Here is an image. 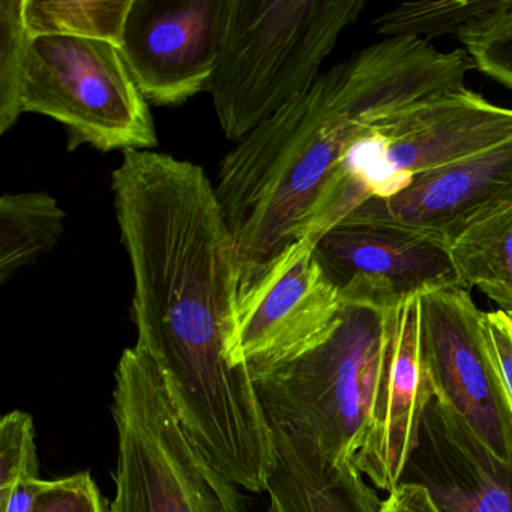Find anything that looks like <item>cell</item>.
<instances>
[{
    "label": "cell",
    "instance_id": "2",
    "mask_svg": "<svg viewBox=\"0 0 512 512\" xmlns=\"http://www.w3.org/2000/svg\"><path fill=\"white\" fill-rule=\"evenodd\" d=\"M461 83L452 53L416 38H385L320 74L304 97L242 139L221 161L215 185L241 284L307 236L338 163L365 128Z\"/></svg>",
    "mask_w": 512,
    "mask_h": 512
},
{
    "label": "cell",
    "instance_id": "6",
    "mask_svg": "<svg viewBox=\"0 0 512 512\" xmlns=\"http://www.w3.org/2000/svg\"><path fill=\"white\" fill-rule=\"evenodd\" d=\"M388 311L344 305L332 334L295 361L253 377L269 425L305 437L337 461L367 437Z\"/></svg>",
    "mask_w": 512,
    "mask_h": 512
},
{
    "label": "cell",
    "instance_id": "19",
    "mask_svg": "<svg viewBox=\"0 0 512 512\" xmlns=\"http://www.w3.org/2000/svg\"><path fill=\"white\" fill-rule=\"evenodd\" d=\"M512 0H419L386 10L373 20L374 31L385 38H433L455 35L511 7Z\"/></svg>",
    "mask_w": 512,
    "mask_h": 512
},
{
    "label": "cell",
    "instance_id": "1",
    "mask_svg": "<svg viewBox=\"0 0 512 512\" xmlns=\"http://www.w3.org/2000/svg\"><path fill=\"white\" fill-rule=\"evenodd\" d=\"M112 191L133 269L136 347L214 463L254 484L274 464V436L253 376L232 358L242 272L215 187L190 161L127 151Z\"/></svg>",
    "mask_w": 512,
    "mask_h": 512
},
{
    "label": "cell",
    "instance_id": "21",
    "mask_svg": "<svg viewBox=\"0 0 512 512\" xmlns=\"http://www.w3.org/2000/svg\"><path fill=\"white\" fill-rule=\"evenodd\" d=\"M476 70L512 91V5L458 37Z\"/></svg>",
    "mask_w": 512,
    "mask_h": 512
},
{
    "label": "cell",
    "instance_id": "17",
    "mask_svg": "<svg viewBox=\"0 0 512 512\" xmlns=\"http://www.w3.org/2000/svg\"><path fill=\"white\" fill-rule=\"evenodd\" d=\"M449 253L463 289L478 287L512 313V205L470 227Z\"/></svg>",
    "mask_w": 512,
    "mask_h": 512
},
{
    "label": "cell",
    "instance_id": "27",
    "mask_svg": "<svg viewBox=\"0 0 512 512\" xmlns=\"http://www.w3.org/2000/svg\"><path fill=\"white\" fill-rule=\"evenodd\" d=\"M508 314H509V316H511V317H512V313H508Z\"/></svg>",
    "mask_w": 512,
    "mask_h": 512
},
{
    "label": "cell",
    "instance_id": "25",
    "mask_svg": "<svg viewBox=\"0 0 512 512\" xmlns=\"http://www.w3.org/2000/svg\"><path fill=\"white\" fill-rule=\"evenodd\" d=\"M377 512H440L427 488L419 484L401 482L380 502Z\"/></svg>",
    "mask_w": 512,
    "mask_h": 512
},
{
    "label": "cell",
    "instance_id": "15",
    "mask_svg": "<svg viewBox=\"0 0 512 512\" xmlns=\"http://www.w3.org/2000/svg\"><path fill=\"white\" fill-rule=\"evenodd\" d=\"M275 464L268 512H377L382 500L353 461L337 463L305 437L269 425Z\"/></svg>",
    "mask_w": 512,
    "mask_h": 512
},
{
    "label": "cell",
    "instance_id": "5",
    "mask_svg": "<svg viewBox=\"0 0 512 512\" xmlns=\"http://www.w3.org/2000/svg\"><path fill=\"white\" fill-rule=\"evenodd\" d=\"M115 379L118 464L107 512H242L238 485L188 431L152 359L125 349Z\"/></svg>",
    "mask_w": 512,
    "mask_h": 512
},
{
    "label": "cell",
    "instance_id": "26",
    "mask_svg": "<svg viewBox=\"0 0 512 512\" xmlns=\"http://www.w3.org/2000/svg\"><path fill=\"white\" fill-rule=\"evenodd\" d=\"M46 482L40 478H25L16 485L4 503H0L2 512H32L38 496H40Z\"/></svg>",
    "mask_w": 512,
    "mask_h": 512
},
{
    "label": "cell",
    "instance_id": "14",
    "mask_svg": "<svg viewBox=\"0 0 512 512\" xmlns=\"http://www.w3.org/2000/svg\"><path fill=\"white\" fill-rule=\"evenodd\" d=\"M401 482L427 488L440 512H512V469L431 398Z\"/></svg>",
    "mask_w": 512,
    "mask_h": 512
},
{
    "label": "cell",
    "instance_id": "7",
    "mask_svg": "<svg viewBox=\"0 0 512 512\" xmlns=\"http://www.w3.org/2000/svg\"><path fill=\"white\" fill-rule=\"evenodd\" d=\"M23 113L64 125L68 151H151L158 137L149 103L121 50L101 41L32 38L23 88Z\"/></svg>",
    "mask_w": 512,
    "mask_h": 512
},
{
    "label": "cell",
    "instance_id": "12",
    "mask_svg": "<svg viewBox=\"0 0 512 512\" xmlns=\"http://www.w3.org/2000/svg\"><path fill=\"white\" fill-rule=\"evenodd\" d=\"M511 205L509 137L421 176L397 196L362 203L341 223L397 227L451 250L470 227Z\"/></svg>",
    "mask_w": 512,
    "mask_h": 512
},
{
    "label": "cell",
    "instance_id": "13",
    "mask_svg": "<svg viewBox=\"0 0 512 512\" xmlns=\"http://www.w3.org/2000/svg\"><path fill=\"white\" fill-rule=\"evenodd\" d=\"M433 397L419 347L418 298H413L386 313L385 347L367 437L353 460L377 490L391 493L401 484Z\"/></svg>",
    "mask_w": 512,
    "mask_h": 512
},
{
    "label": "cell",
    "instance_id": "20",
    "mask_svg": "<svg viewBox=\"0 0 512 512\" xmlns=\"http://www.w3.org/2000/svg\"><path fill=\"white\" fill-rule=\"evenodd\" d=\"M31 35L23 20V0L0 2V134L23 115V88Z\"/></svg>",
    "mask_w": 512,
    "mask_h": 512
},
{
    "label": "cell",
    "instance_id": "3",
    "mask_svg": "<svg viewBox=\"0 0 512 512\" xmlns=\"http://www.w3.org/2000/svg\"><path fill=\"white\" fill-rule=\"evenodd\" d=\"M364 0H227L211 92L224 136L253 133L304 97Z\"/></svg>",
    "mask_w": 512,
    "mask_h": 512
},
{
    "label": "cell",
    "instance_id": "8",
    "mask_svg": "<svg viewBox=\"0 0 512 512\" xmlns=\"http://www.w3.org/2000/svg\"><path fill=\"white\" fill-rule=\"evenodd\" d=\"M343 308L313 239H298L241 284L233 362L257 377L295 361L332 334Z\"/></svg>",
    "mask_w": 512,
    "mask_h": 512
},
{
    "label": "cell",
    "instance_id": "9",
    "mask_svg": "<svg viewBox=\"0 0 512 512\" xmlns=\"http://www.w3.org/2000/svg\"><path fill=\"white\" fill-rule=\"evenodd\" d=\"M419 347L434 397L451 407L472 433L512 469V406L469 290L418 296Z\"/></svg>",
    "mask_w": 512,
    "mask_h": 512
},
{
    "label": "cell",
    "instance_id": "22",
    "mask_svg": "<svg viewBox=\"0 0 512 512\" xmlns=\"http://www.w3.org/2000/svg\"><path fill=\"white\" fill-rule=\"evenodd\" d=\"M25 478H40L34 419L29 413L13 410L0 422V503Z\"/></svg>",
    "mask_w": 512,
    "mask_h": 512
},
{
    "label": "cell",
    "instance_id": "11",
    "mask_svg": "<svg viewBox=\"0 0 512 512\" xmlns=\"http://www.w3.org/2000/svg\"><path fill=\"white\" fill-rule=\"evenodd\" d=\"M227 0H133L121 53L149 104L178 107L208 91Z\"/></svg>",
    "mask_w": 512,
    "mask_h": 512
},
{
    "label": "cell",
    "instance_id": "18",
    "mask_svg": "<svg viewBox=\"0 0 512 512\" xmlns=\"http://www.w3.org/2000/svg\"><path fill=\"white\" fill-rule=\"evenodd\" d=\"M133 0H23L31 38L67 37L124 46Z\"/></svg>",
    "mask_w": 512,
    "mask_h": 512
},
{
    "label": "cell",
    "instance_id": "16",
    "mask_svg": "<svg viewBox=\"0 0 512 512\" xmlns=\"http://www.w3.org/2000/svg\"><path fill=\"white\" fill-rule=\"evenodd\" d=\"M65 214L55 197L41 191L4 194L0 200V283L58 247Z\"/></svg>",
    "mask_w": 512,
    "mask_h": 512
},
{
    "label": "cell",
    "instance_id": "24",
    "mask_svg": "<svg viewBox=\"0 0 512 512\" xmlns=\"http://www.w3.org/2000/svg\"><path fill=\"white\" fill-rule=\"evenodd\" d=\"M482 328L512 406V317L503 310L484 313Z\"/></svg>",
    "mask_w": 512,
    "mask_h": 512
},
{
    "label": "cell",
    "instance_id": "23",
    "mask_svg": "<svg viewBox=\"0 0 512 512\" xmlns=\"http://www.w3.org/2000/svg\"><path fill=\"white\" fill-rule=\"evenodd\" d=\"M32 512H107L91 473L47 481Z\"/></svg>",
    "mask_w": 512,
    "mask_h": 512
},
{
    "label": "cell",
    "instance_id": "10",
    "mask_svg": "<svg viewBox=\"0 0 512 512\" xmlns=\"http://www.w3.org/2000/svg\"><path fill=\"white\" fill-rule=\"evenodd\" d=\"M314 256L344 305L389 311L422 293L463 289L448 248L397 227L337 224L314 242Z\"/></svg>",
    "mask_w": 512,
    "mask_h": 512
},
{
    "label": "cell",
    "instance_id": "4",
    "mask_svg": "<svg viewBox=\"0 0 512 512\" xmlns=\"http://www.w3.org/2000/svg\"><path fill=\"white\" fill-rule=\"evenodd\" d=\"M509 137L512 109L467 88L383 116L344 152L307 238L316 242L362 203L397 196L421 176Z\"/></svg>",
    "mask_w": 512,
    "mask_h": 512
}]
</instances>
